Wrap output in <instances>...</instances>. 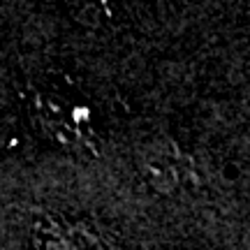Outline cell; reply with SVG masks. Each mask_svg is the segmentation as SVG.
I'll return each instance as SVG.
<instances>
[{"label":"cell","instance_id":"1","mask_svg":"<svg viewBox=\"0 0 250 250\" xmlns=\"http://www.w3.org/2000/svg\"><path fill=\"white\" fill-rule=\"evenodd\" d=\"M192 167L183 155H155L148 167V179L160 190H171L190 179Z\"/></svg>","mask_w":250,"mask_h":250}]
</instances>
